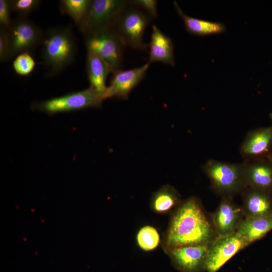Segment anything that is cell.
Masks as SVG:
<instances>
[{"label":"cell","instance_id":"obj_1","mask_svg":"<svg viewBox=\"0 0 272 272\" xmlns=\"http://www.w3.org/2000/svg\"><path fill=\"white\" fill-rule=\"evenodd\" d=\"M216 231L199 200L194 197L181 203L173 214L165 239L167 250L190 245H210Z\"/></svg>","mask_w":272,"mask_h":272},{"label":"cell","instance_id":"obj_2","mask_svg":"<svg viewBox=\"0 0 272 272\" xmlns=\"http://www.w3.org/2000/svg\"><path fill=\"white\" fill-rule=\"evenodd\" d=\"M42 56L47 70L46 76L54 77L73 62L77 52L76 42L70 27L51 28L44 33Z\"/></svg>","mask_w":272,"mask_h":272},{"label":"cell","instance_id":"obj_3","mask_svg":"<svg viewBox=\"0 0 272 272\" xmlns=\"http://www.w3.org/2000/svg\"><path fill=\"white\" fill-rule=\"evenodd\" d=\"M142 10L128 1L113 29L125 46L144 50L148 47L144 41V33L151 18Z\"/></svg>","mask_w":272,"mask_h":272},{"label":"cell","instance_id":"obj_4","mask_svg":"<svg viewBox=\"0 0 272 272\" xmlns=\"http://www.w3.org/2000/svg\"><path fill=\"white\" fill-rule=\"evenodd\" d=\"M103 100L100 95L89 87L81 91L34 102L31 105V108L49 115H53L88 108H101Z\"/></svg>","mask_w":272,"mask_h":272},{"label":"cell","instance_id":"obj_5","mask_svg":"<svg viewBox=\"0 0 272 272\" xmlns=\"http://www.w3.org/2000/svg\"><path fill=\"white\" fill-rule=\"evenodd\" d=\"M87 51L98 56L113 73L121 70L125 46L113 29L103 30L85 35Z\"/></svg>","mask_w":272,"mask_h":272},{"label":"cell","instance_id":"obj_6","mask_svg":"<svg viewBox=\"0 0 272 272\" xmlns=\"http://www.w3.org/2000/svg\"><path fill=\"white\" fill-rule=\"evenodd\" d=\"M203 169L214 188L221 193H234L246 184L245 167L241 165L210 160Z\"/></svg>","mask_w":272,"mask_h":272},{"label":"cell","instance_id":"obj_7","mask_svg":"<svg viewBox=\"0 0 272 272\" xmlns=\"http://www.w3.org/2000/svg\"><path fill=\"white\" fill-rule=\"evenodd\" d=\"M127 3L124 0H92L80 31L85 35L113 29Z\"/></svg>","mask_w":272,"mask_h":272},{"label":"cell","instance_id":"obj_8","mask_svg":"<svg viewBox=\"0 0 272 272\" xmlns=\"http://www.w3.org/2000/svg\"><path fill=\"white\" fill-rule=\"evenodd\" d=\"M10 43V58L29 52L42 43L44 33L31 21L21 17L12 21L8 29Z\"/></svg>","mask_w":272,"mask_h":272},{"label":"cell","instance_id":"obj_9","mask_svg":"<svg viewBox=\"0 0 272 272\" xmlns=\"http://www.w3.org/2000/svg\"><path fill=\"white\" fill-rule=\"evenodd\" d=\"M237 232L218 236L209 245L205 269L207 272H216L236 253L248 246Z\"/></svg>","mask_w":272,"mask_h":272},{"label":"cell","instance_id":"obj_10","mask_svg":"<svg viewBox=\"0 0 272 272\" xmlns=\"http://www.w3.org/2000/svg\"><path fill=\"white\" fill-rule=\"evenodd\" d=\"M150 63L128 70H119L113 73L105 94V99L116 98L127 99L131 91L143 80Z\"/></svg>","mask_w":272,"mask_h":272},{"label":"cell","instance_id":"obj_11","mask_svg":"<svg viewBox=\"0 0 272 272\" xmlns=\"http://www.w3.org/2000/svg\"><path fill=\"white\" fill-rule=\"evenodd\" d=\"M209 245L185 246L168 251L172 261L182 272H199L205 269Z\"/></svg>","mask_w":272,"mask_h":272},{"label":"cell","instance_id":"obj_12","mask_svg":"<svg viewBox=\"0 0 272 272\" xmlns=\"http://www.w3.org/2000/svg\"><path fill=\"white\" fill-rule=\"evenodd\" d=\"M241 221L240 209L229 197H223L213 217V224L218 236L235 232Z\"/></svg>","mask_w":272,"mask_h":272},{"label":"cell","instance_id":"obj_13","mask_svg":"<svg viewBox=\"0 0 272 272\" xmlns=\"http://www.w3.org/2000/svg\"><path fill=\"white\" fill-rule=\"evenodd\" d=\"M152 29L151 40L148 44L149 57L148 62L150 64L161 62L174 65V46L172 40L156 25H153Z\"/></svg>","mask_w":272,"mask_h":272},{"label":"cell","instance_id":"obj_14","mask_svg":"<svg viewBox=\"0 0 272 272\" xmlns=\"http://www.w3.org/2000/svg\"><path fill=\"white\" fill-rule=\"evenodd\" d=\"M272 230V213L268 215L247 217L239 224L236 232L248 244L262 238Z\"/></svg>","mask_w":272,"mask_h":272},{"label":"cell","instance_id":"obj_15","mask_svg":"<svg viewBox=\"0 0 272 272\" xmlns=\"http://www.w3.org/2000/svg\"><path fill=\"white\" fill-rule=\"evenodd\" d=\"M86 69L90 88L105 99L107 87V77L110 71L107 64L96 54L87 51Z\"/></svg>","mask_w":272,"mask_h":272},{"label":"cell","instance_id":"obj_16","mask_svg":"<svg viewBox=\"0 0 272 272\" xmlns=\"http://www.w3.org/2000/svg\"><path fill=\"white\" fill-rule=\"evenodd\" d=\"M174 5L183 20L186 30L192 34L205 35L222 33L225 30V26L221 23L208 21L188 16L183 13L176 2H174Z\"/></svg>","mask_w":272,"mask_h":272},{"label":"cell","instance_id":"obj_17","mask_svg":"<svg viewBox=\"0 0 272 272\" xmlns=\"http://www.w3.org/2000/svg\"><path fill=\"white\" fill-rule=\"evenodd\" d=\"M272 142V128L257 130L247 137L242 146V152L247 156H255L267 152Z\"/></svg>","mask_w":272,"mask_h":272},{"label":"cell","instance_id":"obj_18","mask_svg":"<svg viewBox=\"0 0 272 272\" xmlns=\"http://www.w3.org/2000/svg\"><path fill=\"white\" fill-rule=\"evenodd\" d=\"M244 208L246 217L263 216L272 213L268 196L261 190L255 189L249 191L246 195Z\"/></svg>","mask_w":272,"mask_h":272},{"label":"cell","instance_id":"obj_19","mask_svg":"<svg viewBox=\"0 0 272 272\" xmlns=\"http://www.w3.org/2000/svg\"><path fill=\"white\" fill-rule=\"evenodd\" d=\"M246 184L253 189L262 190L272 186V169L263 164H254L245 167Z\"/></svg>","mask_w":272,"mask_h":272},{"label":"cell","instance_id":"obj_20","mask_svg":"<svg viewBox=\"0 0 272 272\" xmlns=\"http://www.w3.org/2000/svg\"><path fill=\"white\" fill-rule=\"evenodd\" d=\"M179 200V195L176 189L169 185H166L153 195L152 208L157 213H167L177 205Z\"/></svg>","mask_w":272,"mask_h":272},{"label":"cell","instance_id":"obj_21","mask_svg":"<svg viewBox=\"0 0 272 272\" xmlns=\"http://www.w3.org/2000/svg\"><path fill=\"white\" fill-rule=\"evenodd\" d=\"M92 0H61L59 10L69 16L80 29L90 9Z\"/></svg>","mask_w":272,"mask_h":272},{"label":"cell","instance_id":"obj_22","mask_svg":"<svg viewBox=\"0 0 272 272\" xmlns=\"http://www.w3.org/2000/svg\"><path fill=\"white\" fill-rule=\"evenodd\" d=\"M136 241L141 249L149 251L156 249L159 246L160 237L156 228L146 225L142 227L138 232Z\"/></svg>","mask_w":272,"mask_h":272},{"label":"cell","instance_id":"obj_23","mask_svg":"<svg viewBox=\"0 0 272 272\" xmlns=\"http://www.w3.org/2000/svg\"><path fill=\"white\" fill-rule=\"evenodd\" d=\"M35 61L29 52H25L16 56L13 61V67L19 75L25 76L29 75L35 66Z\"/></svg>","mask_w":272,"mask_h":272},{"label":"cell","instance_id":"obj_24","mask_svg":"<svg viewBox=\"0 0 272 272\" xmlns=\"http://www.w3.org/2000/svg\"><path fill=\"white\" fill-rule=\"evenodd\" d=\"M39 0H12L10 4L12 11L19 14L21 17H25L27 15L35 10L40 5Z\"/></svg>","mask_w":272,"mask_h":272},{"label":"cell","instance_id":"obj_25","mask_svg":"<svg viewBox=\"0 0 272 272\" xmlns=\"http://www.w3.org/2000/svg\"><path fill=\"white\" fill-rule=\"evenodd\" d=\"M132 5L140 8L151 18H156L157 13V1L155 0H134L129 1Z\"/></svg>","mask_w":272,"mask_h":272},{"label":"cell","instance_id":"obj_26","mask_svg":"<svg viewBox=\"0 0 272 272\" xmlns=\"http://www.w3.org/2000/svg\"><path fill=\"white\" fill-rule=\"evenodd\" d=\"M10 1L0 0V24L1 27L8 29L12 23Z\"/></svg>","mask_w":272,"mask_h":272},{"label":"cell","instance_id":"obj_27","mask_svg":"<svg viewBox=\"0 0 272 272\" xmlns=\"http://www.w3.org/2000/svg\"><path fill=\"white\" fill-rule=\"evenodd\" d=\"M10 43L7 30L0 28V61L4 62L10 59Z\"/></svg>","mask_w":272,"mask_h":272},{"label":"cell","instance_id":"obj_28","mask_svg":"<svg viewBox=\"0 0 272 272\" xmlns=\"http://www.w3.org/2000/svg\"><path fill=\"white\" fill-rule=\"evenodd\" d=\"M270 117H271V118L272 119V113L270 114Z\"/></svg>","mask_w":272,"mask_h":272},{"label":"cell","instance_id":"obj_29","mask_svg":"<svg viewBox=\"0 0 272 272\" xmlns=\"http://www.w3.org/2000/svg\"><path fill=\"white\" fill-rule=\"evenodd\" d=\"M271 162H272V157H271Z\"/></svg>","mask_w":272,"mask_h":272}]
</instances>
